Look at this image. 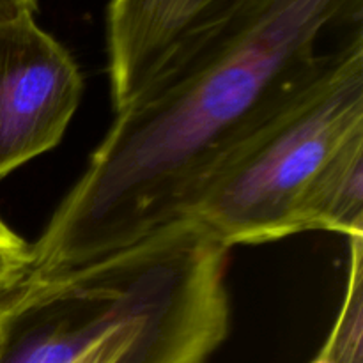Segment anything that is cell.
<instances>
[{
	"label": "cell",
	"mask_w": 363,
	"mask_h": 363,
	"mask_svg": "<svg viewBox=\"0 0 363 363\" xmlns=\"http://www.w3.org/2000/svg\"><path fill=\"white\" fill-rule=\"evenodd\" d=\"M248 0H110L106 53L113 110L220 30Z\"/></svg>",
	"instance_id": "obj_4"
},
{
	"label": "cell",
	"mask_w": 363,
	"mask_h": 363,
	"mask_svg": "<svg viewBox=\"0 0 363 363\" xmlns=\"http://www.w3.org/2000/svg\"><path fill=\"white\" fill-rule=\"evenodd\" d=\"M363 138V30L250 128L188 191L172 225L233 248L301 233L308 194L332 160Z\"/></svg>",
	"instance_id": "obj_2"
},
{
	"label": "cell",
	"mask_w": 363,
	"mask_h": 363,
	"mask_svg": "<svg viewBox=\"0 0 363 363\" xmlns=\"http://www.w3.org/2000/svg\"><path fill=\"white\" fill-rule=\"evenodd\" d=\"M170 289H172V286H170L169 289L163 293V296L158 298L155 303L149 305L147 308L138 312L137 315L130 318L128 321H124L121 326H117L112 333H108L105 339H101L98 344H94V346H92L84 357L78 358L74 363H117L119 362L121 358L124 357V353L133 346L135 340L142 335V332L147 328L149 323L155 319V315L158 314L163 301H165L167 296H169Z\"/></svg>",
	"instance_id": "obj_8"
},
{
	"label": "cell",
	"mask_w": 363,
	"mask_h": 363,
	"mask_svg": "<svg viewBox=\"0 0 363 363\" xmlns=\"http://www.w3.org/2000/svg\"><path fill=\"white\" fill-rule=\"evenodd\" d=\"M30 268V243L0 218V305L25 282Z\"/></svg>",
	"instance_id": "obj_9"
},
{
	"label": "cell",
	"mask_w": 363,
	"mask_h": 363,
	"mask_svg": "<svg viewBox=\"0 0 363 363\" xmlns=\"http://www.w3.org/2000/svg\"><path fill=\"white\" fill-rule=\"evenodd\" d=\"M82 92L77 62L34 14L0 21V179L62 140Z\"/></svg>",
	"instance_id": "obj_3"
},
{
	"label": "cell",
	"mask_w": 363,
	"mask_h": 363,
	"mask_svg": "<svg viewBox=\"0 0 363 363\" xmlns=\"http://www.w3.org/2000/svg\"><path fill=\"white\" fill-rule=\"evenodd\" d=\"M227 248L194 238L147 328L117 363H206L230 330Z\"/></svg>",
	"instance_id": "obj_5"
},
{
	"label": "cell",
	"mask_w": 363,
	"mask_h": 363,
	"mask_svg": "<svg viewBox=\"0 0 363 363\" xmlns=\"http://www.w3.org/2000/svg\"><path fill=\"white\" fill-rule=\"evenodd\" d=\"M38 0H0V21L13 20L23 14H35Z\"/></svg>",
	"instance_id": "obj_10"
},
{
	"label": "cell",
	"mask_w": 363,
	"mask_h": 363,
	"mask_svg": "<svg viewBox=\"0 0 363 363\" xmlns=\"http://www.w3.org/2000/svg\"><path fill=\"white\" fill-rule=\"evenodd\" d=\"M312 363H363V236L350 238V269L342 303Z\"/></svg>",
	"instance_id": "obj_7"
},
{
	"label": "cell",
	"mask_w": 363,
	"mask_h": 363,
	"mask_svg": "<svg viewBox=\"0 0 363 363\" xmlns=\"http://www.w3.org/2000/svg\"><path fill=\"white\" fill-rule=\"evenodd\" d=\"M363 0H248L216 34L160 74L91 152L30 245L23 284L87 275L172 225L197 181L307 80Z\"/></svg>",
	"instance_id": "obj_1"
},
{
	"label": "cell",
	"mask_w": 363,
	"mask_h": 363,
	"mask_svg": "<svg viewBox=\"0 0 363 363\" xmlns=\"http://www.w3.org/2000/svg\"><path fill=\"white\" fill-rule=\"evenodd\" d=\"M7 301V300H6ZM6 332H7V315H6V303L0 305V357H2L4 344H6Z\"/></svg>",
	"instance_id": "obj_11"
},
{
	"label": "cell",
	"mask_w": 363,
	"mask_h": 363,
	"mask_svg": "<svg viewBox=\"0 0 363 363\" xmlns=\"http://www.w3.org/2000/svg\"><path fill=\"white\" fill-rule=\"evenodd\" d=\"M307 230L363 236V138L332 160L308 194L301 211V233Z\"/></svg>",
	"instance_id": "obj_6"
}]
</instances>
